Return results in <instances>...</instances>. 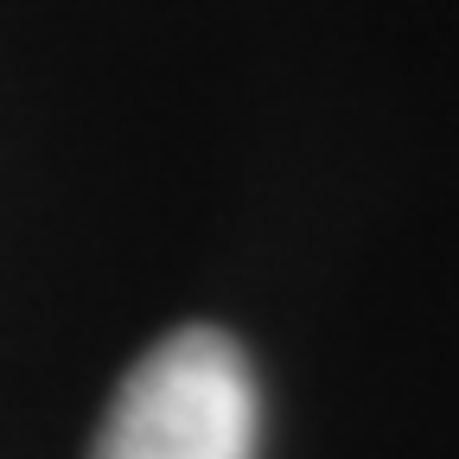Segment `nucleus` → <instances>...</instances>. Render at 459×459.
I'll use <instances>...</instances> for the list:
<instances>
[{"label":"nucleus","instance_id":"1","mask_svg":"<svg viewBox=\"0 0 459 459\" xmlns=\"http://www.w3.org/2000/svg\"><path fill=\"white\" fill-rule=\"evenodd\" d=\"M255 446L262 395L243 344L186 325L122 377L90 459H255Z\"/></svg>","mask_w":459,"mask_h":459}]
</instances>
